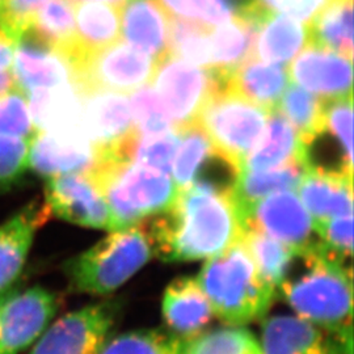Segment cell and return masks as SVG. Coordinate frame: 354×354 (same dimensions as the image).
Segmentation results:
<instances>
[{
  "instance_id": "1",
  "label": "cell",
  "mask_w": 354,
  "mask_h": 354,
  "mask_svg": "<svg viewBox=\"0 0 354 354\" xmlns=\"http://www.w3.org/2000/svg\"><path fill=\"white\" fill-rule=\"evenodd\" d=\"M149 227L155 256L165 263L210 259L244 232L232 194L196 185L178 189L174 205Z\"/></svg>"
},
{
  "instance_id": "2",
  "label": "cell",
  "mask_w": 354,
  "mask_h": 354,
  "mask_svg": "<svg viewBox=\"0 0 354 354\" xmlns=\"http://www.w3.org/2000/svg\"><path fill=\"white\" fill-rule=\"evenodd\" d=\"M352 266L320 241L297 250L279 294L297 317L337 337L353 336Z\"/></svg>"
},
{
  "instance_id": "3",
  "label": "cell",
  "mask_w": 354,
  "mask_h": 354,
  "mask_svg": "<svg viewBox=\"0 0 354 354\" xmlns=\"http://www.w3.org/2000/svg\"><path fill=\"white\" fill-rule=\"evenodd\" d=\"M197 279L214 317L231 327H244L266 317L277 294L260 276L241 239L210 257Z\"/></svg>"
},
{
  "instance_id": "4",
  "label": "cell",
  "mask_w": 354,
  "mask_h": 354,
  "mask_svg": "<svg viewBox=\"0 0 354 354\" xmlns=\"http://www.w3.org/2000/svg\"><path fill=\"white\" fill-rule=\"evenodd\" d=\"M155 256L150 227L115 230L86 252L70 259L64 273L77 292L108 295L121 288Z\"/></svg>"
},
{
  "instance_id": "5",
  "label": "cell",
  "mask_w": 354,
  "mask_h": 354,
  "mask_svg": "<svg viewBox=\"0 0 354 354\" xmlns=\"http://www.w3.org/2000/svg\"><path fill=\"white\" fill-rule=\"evenodd\" d=\"M91 174L111 210L114 230L138 225L150 215L163 214L178 194L169 174L127 160H102Z\"/></svg>"
},
{
  "instance_id": "6",
  "label": "cell",
  "mask_w": 354,
  "mask_h": 354,
  "mask_svg": "<svg viewBox=\"0 0 354 354\" xmlns=\"http://www.w3.org/2000/svg\"><path fill=\"white\" fill-rule=\"evenodd\" d=\"M269 114L239 95L221 89L203 108L198 124L219 151L243 167L261 138Z\"/></svg>"
},
{
  "instance_id": "7",
  "label": "cell",
  "mask_w": 354,
  "mask_h": 354,
  "mask_svg": "<svg viewBox=\"0 0 354 354\" xmlns=\"http://www.w3.org/2000/svg\"><path fill=\"white\" fill-rule=\"evenodd\" d=\"M151 82L180 130L197 122L206 104L222 89L212 70L197 67L172 53L158 61Z\"/></svg>"
},
{
  "instance_id": "8",
  "label": "cell",
  "mask_w": 354,
  "mask_h": 354,
  "mask_svg": "<svg viewBox=\"0 0 354 354\" xmlns=\"http://www.w3.org/2000/svg\"><path fill=\"white\" fill-rule=\"evenodd\" d=\"M118 311L120 306L108 301L68 313L48 326L29 354H99L112 336Z\"/></svg>"
},
{
  "instance_id": "9",
  "label": "cell",
  "mask_w": 354,
  "mask_h": 354,
  "mask_svg": "<svg viewBox=\"0 0 354 354\" xmlns=\"http://www.w3.org/2000/svg\"><path fill=\"white\" fill-rule=\"evenodd\" d=\"M156 64L146 53L117 41L77 64L74 83L80 91L133 92L151 82Z\"/></svg>"
},
{
  "instance_id": "10",
  "label": "cell",
  "mask_w": 354,
  "mask_h": 354,
  "mask_svg": "<svg viewBox=\"0 0 354 354\" xmlns=\"http://www.w3.org/2000/svg\"><path fill=\"white\" fill-rule=\"evenodd\" d=\"M45 206L66 222L114 230L111 210L91 171L46 177Z\"/></svg>"
},
{
  "instance_id": "11",
  "label": "cell",
  "mask_w": 354,
  "mask_h": 354,
  "mask_svg": "<svg viewBox=\"0 0 354 354\" xmlns=\"http://www.w3.org/2000/svg\"><path fill=\"white\" fill-rule=\"evenodd\" d=\"M58 308L55 295L41 286L10 290L0 304V354H19L37 342Z\"/></svg>"
},
{
  "instance_id": "12",
  "label": "cell",
  "mask_w": 354,
  "mask_h": 354,
  "mask_svg": "<svg viewBox=\"0 0 354 354\" xmlns=\"http://www.w3.org/2000/svg\"><path fill=\"white\" fill-rule=\"evenodd\" d=\"M80 93L82 124L97 151V162L113 158L122 142L134 131L129 99L121 92L105 89Z\"/></svg>"
},
{
  "instance_id": "13",
  "label": "cell",
  "mask_w": 354,
  "mask_h": 354,
  "mask_svg": "<svg viewBox=\"0 0 354 354\" xmlns=\"http://www.w3.org/2000/svg\"><path fill=\"white\" fill-rule=\"evenodd\" d=\"M243 227L252 228L295 250L319 241L314 219L291 192H277L253 205Z\"/></svg>"
},
{
  "instance_id": "14",
  "label": "cell",
  "mask_w": 354,
  "mask_h": 354,
  "mask_svg": "<svg viewBox=\"0 0 354 354\" xmlns=\"http://www.w3.org/2000/svg\"><path fill=\"white\" fill-rule=\"evenodd\" d=\"M329 335L291 315L266 317L260 346L263 354H352V339Z\"/></svg>"
},
{
  "instance_id": "15",
  "label": "cell",
  "mask_w": 354,
  "mask_h": 354,
  "mask_svg": "<svg viewBox=\"0 0 354 354\" xmlns=\"http://www.w3.org/2000/svg\"><path fill=\"white\" fill-rule=\"evenodd\" d=\"M307 45L288 70L291 80L323 100L353 95L352 58L311 44Z\"/></svg>"
},
{
  "instance_id": "16",
  "label": "cell",
  "mask_w": 354,
  "mask_h": 354,
  "mask_svg": "<svg viewBox=\"0 0 354 354\" xmlns=\"http://www.w3.org/2000/svg\"><path fill=\"white\" fill-rule=\"evenodd\" d=\"M97 165V151L84 137L39 130L32 140L29 169L45 177L91 171Z\"/></svg>"
},
{
  "instance_id": "17",
  "label": "cell",
  "mask_w": 354,
  "mask_h": 354,
  "mask_svg": "<svg viewBox=\"0 0 354 354\" xmlns=\"http://www.w3.org/2000/svg\"><path fill=\"white\" fill-rule=\"evenodd\" d=\"M12 73L16 87L26 97L36 91L74 83V71L68 61L28 35L16 44Z\"/></svg>"
},
{
  "instance_id": "18",
  "label": "cell",
  "mask_w": 354,
  "mask_h": 354,
  "mask_svg": "<svg viewBox=\"0 0 354 354\" xmlns=\"http://www.w3.org/2000/svg\"><path fill=\"white\" fill-rule=\"evenodd\" d=\"M50 216L45 203H29L0 226V295L23 272L36 231Z\"/></svg>"
},
{
  "instance_id": "19",
  "label": "cell",
  "mask_w": 354,
  "mask_h": 354,
  "mask_svg": "<svg viewBox=\"0 0 354 354\" xmlns=\"http://www.w3.org/2000/svg\"><path fill=\"white\" fill-rule=\"evenodd\" d=\"M127 45L159 61L169 53V15L158 0H125L120 7Z\"/></svg>"
},
{
  "instance_id": "20",
  "label": "cell",
  "mask_w": 354,
  "mask_h": 354,
  "mask_svg": "<svg viewBox=\"0 0 354 354\" xmlns=\"http://www.w3.org/2000/svg\"><path fill=\"white\" fill-rule=\"evenodd\" d=\"M162 314L169 332L187 340L201 333L214 317L197 277H180L165 291Z\"/></svg>"
},
{
  "instance_id": "21",
  "label": "cell",
  "mask_w": 354,
  "mask_h": 354,
  "mask_svg": "<svg viewBox=\"0 0 354 354\" xmlns=\"http://www.w3.org/2000/svg\"><path fill=\"white\" fill-rule=\"evenodd\" d=\"M121 37L120 7L102 1L75 4V53L73 71L93 54L113 45Z\"/></svg>"
},
{
  "instance_id": "22",
  "label": "cell",
  "mask_w": 354,
  "mask_h": 354,
  "mask_svg": "<svg viewBox=\"0 0 354 354\" xmlns=\"http://www.w3.org/2000/svg\"><path fill=\"white\" fill-rule=\"evenodd\" d=\"M289 84L290 76L285 66L250 58L227 76L223 89L273 112Z\"/></svg>"
},
{
  "instance_id": "23",
  "label": "cell",
  "mask_w": 354,
  "mask_h": 354,
  "mask_svg": "<svg viewBox=\"0 0 354 354\" xmlns=\"http://www.w3.org/2000/svg\"><path fill=\"white\" fill-rule=\"evenodd\" d=\"M307 45V26L283 13H266L259 23L253 58L288 66Z\"/></svg>"
},
{
  "instance_id": "24",
  "label": "cell",
  "mask_w": 354,
  "mask_h": 354,
  "mask_svg": "<svg viewBox=\"0 0 354 354\" xmlns=\"http://www.w3.org/2000/svg\"><path fill=\"white\" fill-rule=\"evenodd\" d=\"M259 23L244 17H231L210 28L212 67L222 87L227 76L243 62L253 58V48Z\"/></svg>"
},
{
  "instance_id": "25",
  "label": "cell",
  "mask_w": 354,
  "mask_h": 354,
  "mask_svg": "<svg viewBox=\"0 0 354 354\" xmlns=\"http://www.w3.org/2000/svg\"><path fill=\"white\" fill-rule=\"evenodd\" d=\"M297 162L302 165L299 134L288 118L276 109L269 114L261 138L244 159L243 169L263 171Z\"/></svg>"
},
{
  "instance_id": "26",
  "label": "cell",
  "mask_w": 354,
  "mask_h": 354,
  "mask_svg": "<svg viewBox=\"0 0 354 354\" xmlns=\"http://www.w3.org/2000/svg\"><path fill=\"white\" fill-rule=\"evenodd\" d=\"M353 178L306 171L297 189L313 219L353 215Z\"/></svg>"
},
{
  "instance_id": "27",
  "label": "cell",
  "mask_w": 354,
  "mask_h": 354,
  "mask_svg": "<svg viewBox=\"0 0 354 354\" xmlns=\"http://www.w3.org/2000/svg\"><path fill=\"white\" fill-rule=\"evenodd\" d=\"M26 35L71 64L75 53V4L70 0H49L35 15Z\"/></svg>"
},
{
  "instance_id": "28",
  "label": "cell",
  "mask_w": 354,
  "mask_h": 354,
  "mask_svg": "<svg viewBox=\"0 0 354 354\" xmlns=\"http://www.w3.org/2000/svg\"><path fill=\"white\" fill-rule=\"evenodd\" d=\"M304 172V165L298 162L263 171L243 169L232 190V200L241 216V223L253 205L261 198L281 190L297 188Z\"/></svg>"
},
{
  "instance_id": "29",
  "label": "cell",
  "mask_w": 354,
  "mask_h": 354,
  "mask_svg": "<svg viewBox=\"0 0 354 354\" xmlns=\"http://www.w3.org/2000/svg\"><path fill=\"white\" fill-rule=\"evenodd\" d=\"M307 44L353 55V0H328L307 24Z\"/></svg>"
},
{
  "instance_id": "30",
  "label": "cell",
  "mask_w": 354,
  "mask_h": 354,
  "mask_svg": "<svg viewBox=\"0 0 354 354\" xmlns=\"http://www.w3.org/2000/svg\"><path fill=\"white\" fill-rule=\"evenodd\" d=\"M241 241L251 254L260 276L277 290L297 250L252 228L244 230Z\"/></svg>"
},
{
  "instance_id": "31",
  "label": "cell",
  "mask_w": 354,
  "mask_h": 354,
  "mask_svg": "<svg viewBox=\"0 0 354 354\" xmlns=\"http://www.w3.org/2000/svg\"><path fill=\"white\" fill-rule=\"evenodd\" d=\"M181 354H263L260 342L244 327L203 330L184 340Z\"/></svg>"
},
{
  "instance_id": "32",
  "label": "cell",
  "mask_w": 354,
  "mask_h": 354,
  "mask_svg": "<svg viewBox=\"0 0 354 354\" xmlns=\"http://www.w3.org/2000/svg\"><path fill=\"white\" fill-rule=\"evenodd\" d=\"M184 339L168 329H137L111 336L99 354H181Z\"/></svg>"
},
{
  "instance_id": "33",
  "label": "cell",
  "mask_w": 354,
  "mask_h": 354,
  "mask_svg": "<svg viewBox=\"0 0 354 354\" xmlns=\"http://www.w3.org/2000/svg\"><path fill=\"white\" fill-rule=\"evenodd\" d=\"M165 12L205 26H215L241 15L253 0H158Z\"/></svg>"
},
{
  "instance_id": "34",
  "label": "cell",
  "mask_w": 354,
  "mask_h": 354,
  "mask_svg": "<svg viewBox=\"0 0 354 354\" xmlns=\"http://www.w3.org/2000/svg\"><path fill=\"white\" fill-rule=\"evenodd\" d=\"M214 149L203 127L197 122L180 130V140L172 160L171 172L178 189L188 187L200 165Z\"/></svg>"
},
{
  "instance_id": "35",
  "label": "cell",
  "mask_w": 354,
  "mask_h": 354,
  "mask_svg": "<svg viewBox=\"0 0 354 354\" xmlns=\"http://www.w3.org/2000/svg\"><path fill=\"white\" fill-rule=\"evenodd\" d=\"M326 100L297 84H289L279 102V109L299 134L301 140L311 137L323 124Z\"/></svg>"
},
{
  "instance_id": "36",
  "label": "cell",
  "mask_w": 354,
  "mask_h": 354,
  "mask_svg": "<svg viewBox=\"0 0 354 354\" xmlns=\"http://www.w3.org/2000/svg\"><path fill=\"white\" fill-rule=\"evenodd\" d=\"M210 28L172 17L169 23V53L197 67L210 70Z\"/></svg>"
},
{
  "instance_id": "37",
  "label": "cell",
  "mask_w": 354,
  "mask_h": 354,
  "mask_svg": "<svg viewBox=\"0 0 354 354\" xmlns=\"http://www.w3.org/2000/svg\"><path fill=\"white\" fill-rule=\"evenodd\" d=\"M129 102L133 127L137 134L152 136L178 129L169 117L156 91L150 86H142L140 88L133 91Z\"/></svg>"
},
{
  "instance_id": "38",
  "label": "cell",
  "mask_w": 354,
  "mask_h": 354,
  "mask_svg": "<svg viewBox=\"0 0 354 354\" xmlns=\"http://www.w3.org/2000/svg\"><path fill=\"white\" fill-rule=\"evenodd\" d=\"M29 100L20 88L0 96V136L33 138L37 133Z\"/></svg>"
},
{
  "instance_id": "39",
  "label": "cell",
  "mask_w": 354,
  "mask_h": 354,
  "mask_svg": "<svg viewBox=\"0 0 354 354\" xmlns=\"http://www.w3.org/2000/svg\"><path fill=\"white\" fill-rule=\"evenodd\" d=\"M32 140L0 136V190L11 188L26 175Z\"/></svg>"
},
{
  "instance_id": "40",
  "label": "cell",
  "mask_w": 354,
  "mask_h": 354,
  "mask_svg": "<svg viewBox=\"0 0 354 354\" xmlns=\"http://www.w3.org/2000/svg\"><path fill=\"white\" fill-rule=\"evenodd\" d=\"M319 241L337 257L346 261L353 252V216H333L324 221H314Z\"/></svg>"
},
{
  "instance_id": "41",
  "label": "cell",
  "mask_w": 354,
  "mask_h": 354,
  "mask_svg": "<svg viewBox=\"0 0 354 354\" xmlns=\"http://www.w3.org/2000/svg\"><path fill=\"white\" fill-rule=\"evenodd\" d=\"M49 0H3L0 26L16 41L29 32L35 15Z\"/></svg>"
},
{
  "instance_id": "42",
  "label": "cell",
  "mask_w": 354,
  "mask_h": 354,
  "mask_svg": "<svg viewBox=\"0 0 354 354\" xmlns=\"http://www.w3.org/2000/svg\"><path fill=\"white\" fill-rule=\"evenodd\" d=\"M259 1L268 10L288 15L306 26L328 3V0H259Z\"/></svg>"
},
{
  "instance_id": "43",
  "label": "cell",
  "mask_w": 354,
  "mask_h": 354,
  "mask_svg": "<svg viewBox=\"0 0 354 354\" xmlns=\"http://www.w3.org/2000/svg\"><path fill=\"white\" fill-rule=\"evenodd\" d=\"M16 41L0 26V70L12 68Z\"/></svg>"
},
{
  "instance_id": "44",
  "label": "cell",
  "mask_w": 354,
  "mask_h": 354,
  "mask_svg": "<svg viewBox=\"0 0 354 354\" xmlns=\"http://www.w3.org/2000/svg\"><path fill=\"white\" fill-rule=\"evenodd\" d=\"M16 88V82L13 76L12 68L0 70V96Z\"/></svg>"
},
{
  "instance_id": "45",
  "label": "cell",
  "mask_w": 354,
  "mask_h": 354,
  "mask_svg": "<svg viewBox=\"0 0 354 354\" xmlns=\"http://www.w3.org/2000/svg\"><path fill=\"white\" fill-rule=\"evenodd\" d=\"M70 1H71V3H74V4L82 3V1H102V3H109V4H114V6L121 7V6H122V3H124L125 0H70Z\"/></svg>"
},
{
  "instance_id": "46",
  "label": "cell",
  "mask_w": 354,
  "mask_h": 354,
  "mask_svg": "<svg viewBox=\"0 0 354 354\" xmlns=\"http://www.w3.org/2000/svg\"><path fill=\"white\" fill-rule=\"evenodd\" d=\"M8 292H10V290L7 291V292H4V294H1V295H0V304H1V302H3V301H4V298H6V295H7V294H8Z\"/></svg>"
},
{
  "instance_id": "47",
  "label": "cell",
  "mask_w": 354,
  "mask_h": 354,
  "mask_svg": "<svg viewBox=\"0 0 354 354\" xmlns=\"http://www.w3.org/2000/svg\"><path fill=\"white\" fill-rule=\"evenodd\" d=\"M1 4H3V0H0V10H1Z\"/></svg>"
}]
</instances>
